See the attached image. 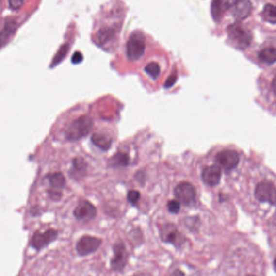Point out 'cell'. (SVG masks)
<instances>
[{
	"instance_id": "28",
	"label": "cell",
	"mask_w": 276,
	"mask_h": 276,
	"mask_svg": "<svg viewBox=\"0 0 276 276\" xmlns=\"http://www.w3.org/2000/svg\"><path fill=\"white\" fill-rule=\"evenodd\" d=\"M24 3V0H8V5L11 9L19 10L23 7Z\"/></svg>"
},
{
	"instance_id": "36",
	"label": "cell",
	"mask_w": 276,
	"mask_h": 276,
	"mask_svg": "<svg viewBox=\"0 0 276 276\" xmlns=\"http://www.w3.org/2000/svg\"><path fill=\"white\" fill-rule=\"evenodd\" d=\"M0 1H1V0H0Z\"/></svg>"
},
{
	"instance_id": "5",
	"label": "cell",
	"mask_w": 276,
	"mask_h": 276,
	"mask_svg": "<svg viewBox=\"0 0 276 276\" xmlns=\"http://www.w3.org/2000/svg\"><path fill=\"white\" fill-rule=\"evenodd\" d=\"M146 49L144 36L140 32L131 34L126 46V54L130 61L135 62L142 58Z\"/></svg>"
},
{
	"instance_id": "16",
	"label": "cell",
	"mask_w": 276,
	"mask_h": 276,
	"mask_svg": "<svg viewBox=\"0 0 276 276\" xmlns=\"http://www.w3.org/2000/svg\"><path fill=\"white\" fill-rule=\"evenodd\" d=\"M46 179H48L53 191L58 192V190L63 189V187H65V179L60 172L49 174L46 176Z\"/></svg>"
},
{
	"instance_id": "20",
	"label": "cell",
	"mask_w": 276,
	"mask_h": 276,
	"mask_svg": "<svg viewBox=\"0 0 276 276\" xmlns=\"http://www.w3.org/2000/svg\"><path fill=\"white\" fill-rule=\"evenodd\" d=\"M130 163V157L125 153L119 152L112 157L110 159L111 166H125Z\"/></svg>"
},
{
	"instance_id": "29",
	"label": "cell",
	"mask_w": 276,
	"mask_h": 276,
	"mask_svg": "<svg viewBox=\"0 0 276 276\" xmlns=\"http://www.w3.org/2000/svg\"><path fill=\"white\" fill-rule=\"evenodd\" d=\"M177 78H178V75L176 72H174L171 76H169L168 79L166 80V82H165V84H164L165 88H170V87H172L176 83Z\"/></svg>"
},
{
	"instance_id": "31",
	"label": "cell",
	"mask_w": 276,
	"mask_h": 276,
	"mask_svg": "<svg viewBox=\"0 0 276 276\" xmlns=\"http://www.w3.org/2000/svg\"><path fill=\"white\" fill-rule=\"evenodd\" d=\"M169 276H186V273L183 272V270H181L180 268H176V269L174 270L173 272H171V274L169 275Z\"/></svg>"
},
{
	"instance_id": "14",
	"label": "cell",
	"mask_w": 276,
	"mask_h": 276,
	"mask_svg": "<svg viewBox=\"0 0 276 276\" xmlns=\"http://www.w3.org/2000/svg\"><path fill=\"white\" fill-rule=\"evenodd\" d=\"M252 12V4L250 0H240L236 3L233 16L238 20L246 19Z\"/></svg>"
},
{
	"instance_id": "3",
	"label": "cell",
	"mask_w": 276,
	"mask_h": 276,
	"mask_svg": "<svg viewBox=\"0 0 276 276\" xmlns=\"http://www.w3.org/2000/svg\"><path fill=\"white\" fill-rule=\"evenodd\" d=\"M113 256L110 260V269L113 272L121 273L127 267L130 260V252L125 243L121 239H117L112 246Z\"/></svg>"
},
{
	"instance_id": "9",
	"label": "cell",
	"mask_w": 276,
	"mask_h": 276,
	"mask_svg": "<svg viewBox=\"0 0 276 276\" xmlns=\"http://www.w3.org/2000/svg\"><path fill=\"white\" fill-rule=\"evenodd\" d=\"M240 158L235 150L226 149L216 154V162L227 172L233 171L238 166Z\"/></svg>"
},
{
	"instance_id": "13",
	"label": "cell",
	"mask_w": 276,
	"mask_h": 276,
	"mask_svg": "<svg viewBox=\"0 0 276 276\" xmlns=\"http://www.w3.org/2000/svg\"><path fill=\"white\" fill-rule=\"evenodd\" d=\"M238 2V0H213L211 13L214 19L216 20L220 19L224 12L233 7Z\"/></svg>"
},
{
	"instance_id": "19",
	"label": "cell",
	"mask_w": 276,
	"mask_h": 276,
	"mask_svg": "<svg viewBox=\"0 0 276 276\" xmlns=\"http://www.w3.org/2000/svg\"><path fill=\"white\" fill-rule=\"evenodd\" d=\"M262 16L264 20L271 23L276 24V6L273 4H267L263 8Z\"/></svg>"
},
{
	"instance_id": "12",
	"label": "cell",
	"mask_w": 276,
	"mask_h": 276,
	"mask_svg": "<svg viewBox=\"0 0 276 276\" xmlns=\"http://www.w3.org/2000/svg\"><path fill=\"white\" fill-rule=\"evenodd\" d=\"M221 169L218 166H207L202 171V179L204 183L209 185L210 187H214L218 185L221 182Z\"/></svg>"
},
{
	"instance_id": "26",
	"label": "cell",
	"mask_w": 276,
	"mask_h": 276,
	"mask_svg": "<svg viewBox=\"0 0 276 276\" xmlns=\"http://www.w3.org/2000/svg\"><path fill=\"white\" fill-rule=\"evenodd\" d=\"M168 211L172 214H178L180 211L181 204L178 200H171L167 204Z\"/></svg>"
},
{
	"instance_id": "6",
	"label": "cell",
	"mask_w": 276,
	"mask_h": 276,
	"mask_svg": "<svg viewBox=\"0 0 276 276\" xmlns=\"http://www.w3.org/2000/svg\"><path fill=\"white\" fill-rule=\"evenodd\" d=\"M103 240L100 238L92 235H83L78 240L75 250L80 257L92 255L101 247Z\"/></svg>"
},
{
	"instance_id": "23",
	"label": "cell",
	"mask_w": 276,
	"mask_h": 276,
	"mask_svg": "<svg viewBox=\"0 0 276 276\" xmlns=\"http://www.w3.org/2000/svg\"><path fill=\"white\" fill-rule=\"evenodd\" d=\"M130 239L135 247H138L144 243L143 233H142V231L140 230L139 228H136L134 230L130 232Z\"/></svg>"
},
{
	"instance_id": "7",
	"label": "cell",
	"mask_w": 276,
	"mask_h": 276,
	"mask_svg": "<svg viewBox=\"0 0 276 276\" xmlns=\"http://www.w3.org/2000/svg\"><path fill=\"white\" fill-rule=\"evenodd\" d=\"M175 196L186 207H193L196 204V191L192 183L182 182L175 188Z\"/></svg>"
},
{
	"instance_id": "11",
	"label": "cell",
	"mask_w": 276,
	"mask_h": 276,
	"mask_svg": "<svg viewBox=\"0 0 276 276\" xmlns=\"http://www.w3.org/2000/svg\"><path fill=\"white\" fill-rule=\"evenodd\" d=\"M58 237V231L50 228L46 230L44 233L36 232L34 233L33 237L32 238L31 245L36 250H41L43 248L46 247L50 243H53L57 240Z\"/></svg>"
},
{
	"instance_id": "24",
	"label": "cell",
	"mask_w": 276,
	"mask_h": 276,
	"mask_svg": "<svg viewBox=\"0 0 276 276\" xmlns=\"http://www.w3.org/2000/svg\"><path fill=\"white\" fill-rule=\"evenodd\" d=\"M73 172L74 175L78 174V175H82L85 173V171L87 170V163L82 158H76L73 160Z\"/></svg>"
},
{
	"instance_id": "34",
	"label": "cell",
	"mask_w": 276,
	"mask_h": 276,
	"mask_svg": "<svg viewBox=\"0 0 276 276\" xmlns=\"http://www.w3.org/2000/svg\"><path fill=\"white\" fill-rule=\"evenodd\" d=\"M274 267H275V269L276 270V260H275V261H274Z\"/></svg>"
},
{
	"instance_id": "15",
	"label": "cell",
	"mask_w": 276,
	"mask_h": 276,
	"mask_svg": "<svg viewBox=\"0 0 276 276\" xmlns=\"http://www.w3.org/2000/svg\"><path fill=\"white\" fill-rule=\"evenodd\" d=\"M92 142L96 146L103 151H106L110 148L113 141L108 135L103 134V133H95L92 135Z\"/></svg>"
},
{
	"instance_id": "30",
	"label": "cell",
	"mask_w": 276,
	"mask_h": 276,
	"mask_svg": "<svg viewBox=\"0 0 276 276\" xmlns=\"http://www.w3.org/2000/svg\"><path fill=\"white\" fill-rule=\"evenodd\" d=\"M82 60H83V56L80 52H76V53H74V55L71 58V62H72L73 64H80V63H82Z\"/></svg>"
},
{
	"instance_id": "27",
	"label": "cell",
	"mask_w": 276,
	"mask_h": 276,
	"mask_svg": "<svg viewBox=\"0 0 276 276\" xmlns=\"http://www.w3.org/2000/svg\"><path fill=\"white\" fill-rule=\"evenodd\" d=\"M127 197L128 200H129L130 204H132V205H136L137 204V202L139 201L141 194H140L139 192L135 191V190H132V191L129 192Z\"/></svg>"
},
{
	"instance_id": "2",
	"label": "cell",
	"mask_w": 276,
	"mask_h": 276,
	"mask_svg": "<svg viewBox=\"0 0 276 276\" xmlns=\"http://www.w3.org/2000/svg\"><path fill=\"white\" fill-rule=\"evenodd\" d=\"M93 126V120L89 115H82L74 120L68 127L65 137L70 142H77L88 135Z\"/></svg>"
},
{
	"instance_id": "1",
	"label": "cell",
	"mask_w": 276,
	"mask_h": 276,
	"mask_svg": "<svg viewBox=\"0 0 276 276\" xmlns=\"http://www.w3.org/2000/svg\"><path fill=\"white\" fill-rule=\"evenodd\" d=\"M159 238L162 243L171 245L177 250H183L187 243L186 236L173 223L164 224L159 228Z\"/></svg>"
},
{
	"instance_id": "21",
	"label": "cell",
	"mask_w": 276,
	"mask_h": 276,
	"mask_svg": "<svg viewBox=\"0 0 276 276\" xmlns=\"http://www.w3.org/2000/svg\"><path fill=\"white\" fill-rule=\"evenodd\" d=\"M184 225L186 228L192 233L198 232L200 227V220L198 216H189L185 218Z\"/></svg>"
},
{
	"instance_id": "4",
	"label": "cell",
	"mask_w": 276,
	"mask_h": 276,
	"mask_svg": "<svg viewBox=\"0 0 276 276\" xmlns=\"http://www.w3.org/2000/svg\"><path fill=\"white\" fill-rule=\"evenodd\" d=\"M228 37L239 49H245L252 41V35L246 28L238 24H231L228 28Z\"/></svg>"
},
{
	"instance_id": "33",
	"label": "cell",
	"mask_w": 276,
	"mask_h": 276,
	"mask_svg": "<svg viewBox=\"0 0 276 276\" xmlns=\"http://www.w3.org/2000/svg\"><path fill=\"white\" fill-rule=\"evenodd\" d=\"M272 89L274 91L275 94L276 95V77L275 78L273 82H272Z\"/></svg>"
},
{
	"instance_id": "32",
	"label": "cell",
	"mask_w": 276,
	"mask_h": 276,
	"mask_svg": "<svg viewBox=\"0 0 276 276\" xmlns=\"http://www.w3.org/2000/svg\"><path fill=\"white\" fill-rule=\"evenodd\" d=\"M131 276H152V275L149 272L142 271V272H136V273H134Z\"/></svg>"
},
{
	"instance_id": "35",
	"label": "cell",
	"mask_w": 276,
	"mask_h": 276,
	"mask_svg": "<svg viewBox=\"0 0 276 276\" xmlns=\"http://www.w3.org/2000/svg\"></svg>"
},
{
	"instance_id": "25",
	"label": "cell",
	"mask_w": 276,
	"mask_h": 276,
	"mask_svg": "<svg viewBox=\"0 0 276 276\" xmlns=\"http://www.w3.org/2000/svg\"><path fill=\"white\" fill-rule=\"evenodd\" d=\"M145 71H146L147 75H149L153 80H156V79L159 78V75H160L161 69H160V66H159L158 63L153 62V63H149L148 65H146V66L145 67Z\"/></svg>"
},
{
	"instance_id": "17",
	"label": "cell",
	"mask_w": 276,
	"mask_h": 276,
	"mask_svg": "<svg viewBox=\"0 0 276 276\" xmlns=\"http://www.w3.org/2000/svg\"><path fill=\"white\" fill-rule=\"evenodd\" d=\"M115 30L113 28H103L100 29L97 33L96 39L99 46H103L105 44L113 41L115 38Z\"/></svg>"
},
{
	"instance_id": "10",
	"label": "cell",
	"mask_w": 276,
	"mask_h": 276,
	"mask_svg": "<svg viewBox=\"0 0 276 276\" xmlns=\"http://www.w3.org/2000/svg\"><path fill=\"white\" fill-rule=\"evenodd\" d=\"M73 214L78 221L88 223L96 218L97 209L92 203L87 200H82L76 206Z\"/></svg>"
},
{
	"instance_id": "22",
	"label": "cell",
	"mask_w": 276,
	"mask_h": 276,
	"mask_svg": "<svg viewBox=\"0 0 276 276\" xmlns=\"http://www.w3.org/2000/svg\"><path fill=\"white\" fill-rule=\"evenodd\" d=\"M69 49H70V46H69L68 44L63 45V46L59 49L58 53H56V55L54 56V58H53V62L51 63L50 67L53 68L56 66V65H58V64L65 58V56H66V54L68 53Z\"/></svg>"
},
{
	"instance_id": "18",
	"label": "cell",
	"mask_w": 276,
	"mask_h": 276,
	"mask_svg": "<svg viewBox=\"0 0 276 276\" xmlns=\"http://www.w3.org/2000/svg\"><path fill=\"white\" fill-rule=\"evenodd\" d=\"M259 58L262 63L273 64L276 63V48L268 47L264 49L259 54Z\"/></svg>"
},
{
	"instance_id": "8",
	"label": "cell",
	"mask_w": 276,
	"mask_h": 276,
	"mask_svg": "<svg viewBox=\"0 0 276 276\" xmlns=\"http://www.w3.org/2000/svg\"><path fill=\"white\" fill-rule=\"evenodd\" d=\"M255 195L259 201L276 205V187L268 181H263L256 186Z\"/></svg>"
}]
</instances>
